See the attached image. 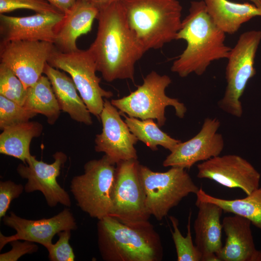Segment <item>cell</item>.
I'll use <instances>...</instances> for the list:
<instances>
[{"mask_svg":"<svg viewBox=\"0 0 261 261\" xmlns=\"http://www.w3.org/2000/svg\"><path fill=\"white\" fill-rule=\"evenodd\" d=\"M96 37L87 49L104 80H134L135 65L145 53L130 28L120 0L99 10Z\"/></svg>","mask_w":261,"mask_h":261,"instance_id":"1","label":"cell"},{"mask_svg":"<svg viewBox=\"0 0 261 261\" xmlns=\"http://www.w3.org/2000/svg\"><path fill=\"white\" fill-rule=\"evenodd\" d=\"M226 33L214 23L203 0L190 2L189 13L182 21L176 40L187 43L185 49L171 70L181 77L203 75L211 63L227 59L232 48L225 44Z\"/></svg>","mask_w":261,"mask_h":261,"instance_id":"2","label":"cell"},{"mask_svg":"<svg viewBox=\"0 0 261 261\" xmlns=\"http://www.w3.org/2000/svg\"><path fill=\"white\" fill-rule=\"evenodd\" d=\"M98 245L105 261H160L161 240L150 223L131 226L108 216L98 220Z\"/></svg>","mask_w":261,"mask_h":261,"instance_id":"3","label":"cell"},{"mask_svg":"<svg viewBox=\"0 0 261 261\" xmlns=\"http://www.w3.org/2000/svg\"><path fill=\"white\" fill-rule=\"evenodd\" d=\"M128 23L145 52L176 40L182 23L178 0H120Z\"/></svg>","mask_w":261,"mask_h":261,"instance_id":"4","label":"cell"},{"mask_svg":"<svg viewBox=\"0 0 261 261\" xmlns=\"http://www.w3.org/2000/svg\"><path fill=\"white\" fill-rule=\"evenodd\" d=\"M84 173L73 177L70 190L77 205L98 220L110 216L115 185L116 163L104 155L84 166Z\"/></svg>","mask_w":261,"mask_h":261,"instance_id":"5","label":"cell"},{"mask_svg":"<svg viewBox=\"0 0 261 261\" xmlns=\"http://www.w3.org/2000/svg\"><path fill=\"white\" fill-rule=\"evenodd\" d=\"M171 82V78L167 75H161L152 71L135 90L128 96L110 102L120 112L130 117L141 120L156 119L158 125L162 127L167 119V106H173L175 115L180 118L185 116L187 111L185 105L177 99L166 95L165 90Z\"/></svg>","mask_w":261,"mask_h":261,"instance_id":"6","label":"cell"},{"mask_svg":"<svg viewBox=\"0 0 261 261\" xmlns=\"http://www.w3.org/2000/svg\"><path fill=\"white\" fill-rule=\"evenodd\" d=\"M140 174L145 197L147 210L161 221L173 207L199 188L185 169L171 167L165 172H156L140 164Z\"/></svg>","mask_w":261,"mask_h":261,"instance_id":"7","label":"cell"},{"mask_svg":"<svg viewBox=\"0 0 261 261\" xmlns=\"http://www.w3.org/2000/svg\"><path fill=\"white\" fill-rule=\"evenodd\" d=\"M261 41V30L243 33L227 58V86L218 105L223 111L238 118L241 117L243 112L241 97L248 81L256 74L255 58Z\"/></svg>","mask_w":261,"mask_h":261,"instance_id":"8","label":"cell"},{"mask_svg":"<svg viewBox=\"0 0 261 261\" xmlns=\"http://www.w3.org/2000/svg\"><path fill=\"white\" fill-rule=\"evenodd\" d=\"M140 165L138 159L122 160L116 164L112 207L110 216L131 226L150 223L151 215L145 205Z\"/></svg>","mask_w":261,"mask_h":261,"instance_id":"9","label":"cell"},{"mask_svg":"<svg viewBox=\"0 0 261 261\" xmlns=\"http://www.w3.org/2000/svg\"><path fill=\"white\" fill-rule=\"evenodd\" d=\"M47 63L69 74L89 111L100 117L104 98L112 97L113 93L101 87V78L96 74V65L88 50L65 53L56 48Z\"/></svg>","mask_w":261,"mask_h":261,"instance_id":"10","label":"cell"},{"mask_svg":"<svg viewBox=\"0 0 261 261\" xmlns=\"http://www.w3.org/2000/svg\"><path fill=\"white\" fill-rule=\"evenodd\" d=\"M56 49L53 43L45 41L0 42V63L9 68L28 88L42 75L46 64Z\"/></svg>","mask_w":261,"mask_h":261,"instance_id":"11","label":"cell"},{"mask_svg":"<svg viewBox=\"0 0 261 261\" xmlns=\"http://www.w3.org/2000/svg\"><path fill=\"white\" fill-rule=\"evenodd\" d=\"M53 157L54 161L48 164L38 160L31 155L26 164H19L16 171L20 176L26 179L24 186L27 193L39 191L44 195L47 204L55 207L60 203L70 207L71 201L69 194L57 181L62 166L67 160L66 155L62 152H56Z\"/></svg>","mask_w":261,"mask_h":261,"instance_id":"12","label":"cell"},{"mask_svg":"<svg viewBox=\"0 0 261 261\" xmlns=\"http://www.w3.org/2000/svg\"><path fill=\"white\" fill-rule=\"evenodd\" d=\"M199 178H206L229 188H239L246 195L260 187L261 174L247 160L235 154L218 156L197 166Z\"/></svg>","mask_w":261,"mask_h":261,"instance_id":"13","label":"cell"},{"mask_svg":"<svg viewBox=\"0 0 261 261\" xmlns=\"http://www.w3.org/2000/svg\"><path fill=\"white\" fill-rule=\"evenodd\" d=\"M102 129L95 139V150L103 152L113 162L138 159L134 145L138 141L120 116L118 109L104 99L100 115Z\"/></svg>","mask_w":261,"mask_h":261,"instance_id":"14","label":"cell"},{"mask_svg":"<svg viewBox=\"0 0 261 261\" xmlns=\"http://www.w3.org/2000/svg\"><path fill=\"white\" fill-rule=\"evenodd\" d=\"M4 224L14 229L16 233L6 236L0 232V250L11 241L22 240L42 245L46 249L53 243L52 239L59 232L75 230L77 223L72 213L65 208L57 215L38 220L23 218L13 212L2 218Z\"/></svg>","mask_w":261,"mask_h":261,"instance_id":"15","label":"cell"},{"mask_svg":"<svg viewBox=\"0 0 261 261\" xmlns=\"http://www.w3.org/2000/svg\"><path fill=\"white\" fill-rule=\"evenodd\" d=\"M220 125L216 117L205 118L199 132L188 141L178 143L166 157L163 166L189 169L198 162L220 155L224 147L223 137L218 132Z\"/></svg>","mask_w":261,"mask_h":261,"instance_id":"16","label":"cell"},{"mask_svg":"<svg viewBox=\"0 0 261 261\" xmlns=\"http://www.w3.org/2000/svg\"><path fill=\"white\" fill-rule=\"evenodd\" d=\"M64 16L60 12L36 13L21 17L0 14V42L25 40L54 44Z\"/></svg>","mask_w":261,"mask_h":261,"instance_id":"17","label":"cell"},{"mask_svg":"<svg viewBox=\"0 0 261 261\" xmlns=\"http://www.w3.org/2000/svg\"><path fill=\"white\" fill-rule=\"evenodd\" d=\"M251 222L235 215L225 217L222 222L225 244L217 256L219 261H261V251L255 247Z\"/></svg>","mask_w":261,"mask_h":261,"instance_id":"18","label":"cell"},{"mask_svg":"<svg viewBox=\"0 0 261 261\" xmlns=\"http://www.w3.org/2000/svg\"><path fill=\"white\" fill-rule=\"evenodd\" d=\"M198 212L194 223L195 244L202 261H219L217 254L222 247L220 221L222 209L212 203L196 200Z\"/></svg>","mask_w":261,"mask_h":261,"instance_id":"19","label":"cell"},{"mask_svg":"<svg viewBox=\"0 0 261 261\" xmlns=\"http://www.w3.org/2000/svg\"><path fill=\"white\" fill-rule=\"evenodd\" d=\"M99 10L87 0H78L60 24L54 45L62 52L68 53L78 49L76 41L80 36L89 32L96 19Z\"/></svg>","mask_w":261,"mask_h":261,"instance_id":"20","label":"cell"},{"mask_svg":"<svg viewBox=\"0 0 261 261\" xmlns=\"http://www.w3.org/2000/svg\"><path fill=\"white\" fill-rule=\"evenodd\" d=\"M44 73L48 77L61 111L67 113L73 120L90 125L93 121L72 78L47 63Z\"/></svg>","mask_w":261,"mask_h":261,"instance_id":"21","label":"cell"},{"mask_svg":"<svg viewBox=\"0 0 261 261\" xmlns=\"http://www.w3.org/2000/svg\"><path fill=\"white\" fill-rule=\"evenodd\" d=\"M207 11L216 25L225 33L233 34L242 25L261 16V8L248 2L239 3L228 0H203Z\"/></svg>","mask_w":261,"mask_h":261,"instance_id":"22","label":"cell"},{"mask_svg":"<svg viewBox=\"0 0 261 261\" xmlns=\"http://www.w3.org/2000/svg\"><path fill=\"white\" fill-rule=\"evenodd\" d=\"M43 126L37 121H28L7 127L0 134V154L11 156L26 164L31 156V140L39 137Z\"/></svg>","mask_w":261,"mask_h":261,"instance_id":"23","label":"cell"},{"mask_svg":"<svg viewBox=\"0 0 261 261\" xmlns=\"http://www.w3.org/2000/svg\"><path fill=\"white\" fill-rule=\"evenodd\" d=\"M196 200L212 203L219 206L226 213L245 218L261 230V187L243 199L226 200L211 196L202 188L196 194Z\"/></svg>","mask_w":261,"mask_h":261,"instance_id":"24","label":"cell"},{"mask_svg":"<svg viewBox=\"0 0 261 261\" xmlns=\"http://www.w3.org/2000/svg\"><path fill=\"white\" fill-rule=\"evenodd\" d=\"M23 106L31 112L46 116L47 123L50 125L56 123L60 114L51 82L46 75H42L33 85L27 88Z\"/></svg>","mask_w":261,"mask_h":261,"instance_id":"25","label":"cell"},{"mask_svg":"<svg viewBox=\"0 0 261 261\" xmlns=\"http://www.w3.org/2000/svg\"><path fill=\"white\" fill-rule=\"evenodd\" d=\"M123 116L130 131L152 151L158 150L160 145L171 152L181 142L163 132L153 119L140 120L124 114Z\"/></svg>","mask_w":261,"mask_h":261,"instance_id":"26","label":"cell"},{"mask_svg":"<svg viewBox=\"0 0 261 261\" xmlns=\"http://www.w3.org/2000/svg\"><path fill=\"white\" fill-rule=\"evenodd\" d=\"M190 212L187 224V233L184 236L178 228V220L174 216L169 217L173 230H171L172 238L175 246L177 261H202V254L193 244L190 229Z\"/></svg>","mask_w":261,"mask_h":261,"instance_id":"27","label":"cell"},{"mask_svg":"<svg viewBox=\"0 0 261 261\" xmlns=\"http://www.w3.org/2000/svg\"><path fill=\"white\" fill-rule=\"evenodd\" d=\"M27 88L13 72L0 63V95L19 104L24 105Z\"/></svg>","mask_w":261,"mask_h":261,"instance_id":"28","label":"cell"},{"mask_svg":"<svg viewBox=\"0 0 261 261\" xmlns=\"http://www.w3.org/2000/svg\"><path fill=\"white\" fill-rule=\"evenodd\" d=\"M37 114L0 95V129L26 122Z\"/></svg>","mask_w":261,"mask_h":261,"instance_id":"29","label":"cell"},{"mask_svg":"<svg viewBox=\"0 0 261 261\" xmlns=\"http://www.w3.org/2000/svg\"><path fill=\"white\" fill-rule=\"evenodd\" d=\"M18 9L30 10L36 13H61L45 0H0V14Z\"/></svg>","mask_w":261,"mask_h":261,"instance_id":"30","label":"cell"},{"mask_svg":"<svg viewBox=\"0 0 261 261\" xmlns=\"http://www.w3.org/2000/svg\"><path fill=\"white\" fill-rule=\"evenodd\" d=\"M71 230H65L57 234L58 239L47 248L48 259L51 261H73L75 256L73 249L69 243Z\"/></svg>","mask_w":261,"mask_h":261,"instance_id":"31","label":"cell"},{"mask_svg":"<svg viewBox=\"0 0 261 261\" xmlns=\"http://www.w3.org/2000/svg\"><path fill=\"white\" fill-rule=\"evenodd\" d=\"M24 190V186L11 180L0 182V218H2L9 209L12 201L18 198Z\"/></svg>","mask_w":261,"mask_h":261,"instance_id":"32","label":"cell"},{"mask_svg":"<svg viewBox=\"0 0 261 261\" xmlns=\"http://www.w3.org/2000/svg\"><path fill=\"white\" fill-rule=\"evenodd\" d=\"M9 244L12 249L8 252L0 254V261H16L25 254L36 252L38 249L36 244L29 241L21 242L14 240Z\"/></svg>","mask_w":261,"mask_h":261,"instance_id":"33","label":"cell"},{"mask_svg":"<svg viewBox=\"0 0 261 261\" xmlns=\"http://www.w3.org/2000/svg\"><path fill=\"white\" fill-rule=\"evenodd\" d=\"M64 14L74 6L78 0H45Z\"/></svg>","mask_w":261,"mask_h":261,"instance_id":"34","label":"cell"},{"mask_svg":"<svg viewBox=\"0 0 261 261\" xmlns=\"http://www.w3.org/2000/svg\"><path fill=\"white\" fill-rule=\"evenodd\" d=\"M96 7L98 8L99 10L102 9L104 7H105L110 4L113 3L115 1L119 0H87Z\"/></svg>","mask_w":261,"mask_h":261,"instance_id":"35","label":"cell"},{"mask_svg":"<svg viewBox=\"0 0 261 261\" xmlns=\"http://www.w3.org/2000/svg\"><path fill=\"white\" fill-rule=\"evenodd\" d=\"M253 2V4L255 5L259 8H261V0H248Z\"/></svg>","mask_w":261,"mask_h":261,"instance_id":"36","label":"cell"}]
</instances>
